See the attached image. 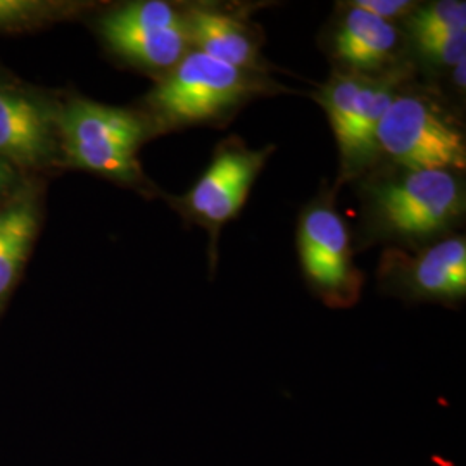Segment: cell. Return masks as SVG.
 <instances>
[{
	"instance_id": "cell-12",
	"label": "cell",
	"mask_w": 466,
	"mask_h": 466,
	"mask_svg": "<svg viewBox=\"0 0 466 466\" xmlns=\"http://www.w3.org/2000/svg\"><path fill=\"white\" fill-rule=\"evenodd\" d=\"M398 42L392 23L350 5L335 35V56L358 71H375L392 59Z\"/></svg>"
},
{
	"instance_id": "cell-11",
	"label": "cell",
	"mask_w": 466,
	"mask_h": 466,
	"mask_svg": "<svg viewBox=\"0 0 466 466\" xmlns=\"http://www.w3.org/2000/svg\"><path fill=\"white\" fill-rule=\"evenodd\" d=\"M185 19L190 46L198 52L246 71L261 67L254 35L238 19L209 9H194Z\"/></svg>"
},
{
	"instance_id": "cell-14",
	"label": "cell",
	"mask_w": 466,
	"mask_h": 466,
	"mask_svg": "<svg viewBox=\"0 0 466 466\" xmlns=\"http://www.w3.org/2000/svg\"><path fill=\"white\" fill-rule=\"evenodd\" d=\"M415 40L433 35L466 32V4L458 0H441L417 11L411 21Z\"/></svg>"
},
{
	"instance_id": "cell-19",
	"label": "cell",
	"mask_w": 466,
	"mask_h": 466,
	"mask_svg": "<svg viewBox=\"0 0 466 466\" xmlns=\"http://www.w3.org/2000/svg\"><path fill=\"white\" fill-rule=\"evenodd\" d=\"M466 59L460 61L456 66H454V84L460 88L465 86V65Z\"/></svg>"
},
{
	"instance_id": "cell-13",
	"label": "cell",
	"mask_w": 466,
	"mask_h": 466,
	"mask_svg": "<svg viewBox=\"0 0 466 466\" xmlns=\"http://www.w3.org/2000/svg\"><path fill=\"white\" fill-rule=\"evenodd\" d=\"M36 230L38 209L34 199L23 198L0 209V299L25 265Z\"/></svg>"
},
{
	"instance_id": "cell-6",
	"label": "cell",
	"mask_w": 466,
	"mask_h": 466,
	"mask_svg": "<svg viewBox=\"0 0 466 466\" xmlns=\"http://www.w3.org/2000/svg\"><path fill=\"white\" fill-rule=\"evenodd\" d=\"M100 32L119 56L149 67L178 65L190 46L187 19L159 0L119 7L100 19Z\"/></svg>"
},
{
	"instance_id": "cell-7",
	"label": "cell",
	"mask_w": 466,
	"mask_h": 466,
	"mask_svg": "<svg viewBox=\"0 0 466 466\" xmlns=\"http://www.w3.org/2000/svg\"><path fill=\"white\" fill-rule=\"evenodd\" d=\"M394 97V85L360 76H335L323 86L319 104L329 115L348 169L363 165L379 149L377 128Z\"/></svg>"
},
{
	"instance_id": "cell-10",
	"label": "cell",
	"mask_w": 466,
	"mask_h": 466,
	"mask_svg": "<svg viewBox=\"0 0 466 466\" xmlns=\"http://www.w3.org/2000/svg\"><path fill=\"white\" fill-rule=\"evenodd\" d=\"M387 271H398L408 289L427 299H461L466 294V244L463 237L446 238L410 256L385 254Z\"/></svg>"
},
{
	"instance_id": "cell-17",
	"label": "cell",
	"mask_w": 466,
	"mask_h": 466,
	"mask_svg": "<svg viewBox=\"0 0 466 466\" xmlns=\"http://www.w3.org/2000/svg\"><path fill=\"white\" fill-rule=\"evenodd\" d=\"M350 5L390 23V19L411 13L417 4L408 0H356V2H350Z\"/></svg>"
},
{
	"instance_id": "cell-16",
	"label": "cell",
	"mask_w": 466,
	"mask_h": 466,
	"mask_svg": "<svg viewBox=\"0 0 466 466\" xmlns=\"http://www.w3.org/2000/svg\"><path fill=\"white\" fill-rule=\"evenodd\" d=\"M52 9V4L35 0H0V32L42 21Z\"/></svg>"
},
{
	"instance_id": "cell-4",
	"label": "cell",
	"mask_w": 466,
	"mask_h": 466,
	"mask_svg": "<svg viewBox=\"0 0 466 466\" xmlns=\"http://www.w3.org/2000/svg\"><path fill=\"white\" fill-rule=\"evenodd\" d=\"M371 188L373 215L385 232L421 238L442 232L463 215V185L446 169H417Z\"/></svg>"
},
{
	"instance_id": "cell-18",
	"label": "cell",
	"mask_w": 466,
	"mask_h": 466,
	"mask_svg": "<svg viewBox=\"0 0 466 466\" xmlns=\"http://www.w3.org/2000/svg\"><path fill=\"white\" fill-rule=\"evenodd\" d=\"M15 167L7 161L0 159V198L5 194V190L15 182Z\"/></svg>"
},
{
	"instance_id": "cell-15",
	"label": "cell",
	"mask_w": 466,
	"mask_h": 466,
	"mask_svg": "<svg viewBox=\"0 0 466 466\" xmlns=\"http://www.w3.org/2000/svg\"><path fill=\"white\" fill-rule=\"evenodd\" d=\"M417 46L429 59L441 65L456 66L460 61L466 59V32L433 35L417 40Z\"/></svg>"
},
{
	"instance_id": "cell-2",
	"label": "cell",
	"mask_w": 466,
	"mask_h": 466,
	"mask_svg": "<svg viewBox=\"0 0 466 466\" xmlns=\"http://www.w3.org/2000/svg\"><path fill=\"white\" fill-rule=\"evenodd\" d=\"M56 121L67 159L75 167L121 182H134L140 177L137 152L146 137V127L134 113L75 100Z\"/></svg>"
},
{
	"instance_id": "cell-8",
	"label": "cell",
	"mask_w": 466,
	"mask_h": 466,
	"mask_svg": "<svg viewBox=\"0 0 466 466\" xmlns=\"http://www.w3.org/2000/svg\"><path fill=\"white\" fill-rule=\"evenodd\" d=\"M273 147L250 150L240 142L223 144L184 202L187 211L209 228H219L240 213Z\"/></svg>"
},
{
	"instance_id": "cell-9",
	"label": "cell",
	"mask_w": 466,
	"mask_h": 466,
	"mask_svg": "<svg viewBox=\"0 0 466 466\" xmlns=\"http://www.w3.org/2000/svg\"><path fill=\"white\" fill-rule=\"evenodd\" d=\"M56 119L21 90L0 86V159L16 167H40L54 152Z\"/></svg>"
},
{
	"instance_id": "cell-5",
	"label": "cell",
	"mask_w": 466,
	"mask_h": 466,
	"mask_svg": "<svg viewBox=\"0 0 466 466\" xmlns=\"http://www.w3.org/2000/svg\"><path fill=\"white\" fill-rule=\"evenodd\" d=\"M300 265L318 296L332 308L360 299L363 275L354 265L348 225L329 204H315L300 217Z\"/></svg>"
},
{
	"instance_id": "cell-3",
	"label": "cell",
	"mask_w": 466,
	"mask_h": 466,
	"mask_svg": "<svg viewBox=\"0 0 466 466\" xmlns=\"http://www.w3.org/2000/svg\"><path fill=\"white\" fill-rule=\"evenodd\" d=\"M377 147L410 171L466 167L465 134L432 100L396 94L377 128Z\"/></svg>"
},
{
	"instance_id": "cell-1",
	"label": "cell",
	"mask_w": 466,
	"mask_h": 466,
	"mask_svg": "<svg viewBox=\"0 0 466 466\" xmlns=\"http://www.w3.org/2000/svg\"><path fill=\"white\" fill-rule=\"evenodd\" d=\"M263 88L254 71L230 66L194 50L171 67L149 100L167 125L180 127L221 117Z\"/></svg>"
}]
</instances>
